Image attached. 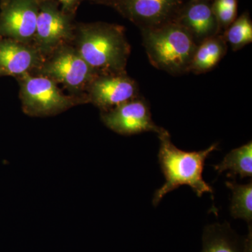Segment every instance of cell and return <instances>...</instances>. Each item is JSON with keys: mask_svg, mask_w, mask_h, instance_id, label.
Here are the masks:
<instances>
[{"mask_svg": "<svg viewBox=\"0 0 252 252\" xmlns=\"http://www.w3.org/2000/svg\"><path fill=\"white\" fill-rule=\"evenodd\" d=\"M231 190L232 200L230 210L234 219H242L252 226V182L247 185H238L234 182H225Z\"/></svg>", "mask_w": 252, "mask_h": 252, "instance_id": "obj_16", "label": "cell"}, {"mask_svg": "<svg viewBox=\"0 0 252 252\" xmlns=\"http://www.w3.org/2000/svg\"><path fill=\"white\" fill-rule=\"evenodd\" d=\"M227 42L223 34L205 39L197 46L189 72L202 74L216 67L227 52Z\"/></svg>", "mask_w": 252, "mask_h": 252, "instance_id": "obj_14", "label": "cell"}, {"mask_svg": "<svg viewBox=\"0 0 252 252\" xmlns=\"http://www.w3.org/2000/svg\"><path fill=\"white\" fill-rule=\"evenodd\" d=\"M34 74L61 84L70 94L86 97L88 88L97 76L72 44L61 46L46 56Z\"/></svg>", "mask_w": 252, "mask_h": 252, "instance_id": "obj_5", "label": "cell"}, {"mask_svg": "<svg viewBox=\"0 0 252 252\" xmlns=\"http://www.w3.org/2000/svg\"><path fill=\"white\" fill-rule=\"evenodd\" d=\"M41 0H1L0 37L33 44Z\"/></svg>", "mask_w": 252, "mask_h": 252, "instance_id": "obj_7", "label": "cell"}, {"mask_svg": "<svg viewBox=\"0 0 252 252\" xmlns=\"http://www.w3.org/2000/svg\"><path fill=\"white\" fill-rule=\"evenodd\" d=\"M252 230L239 236L228 222L208 225L204 229L201 252H252Z\"/></svg>", "mask_w": 252, "mask_h": 252, "instance_id": "obj_13", "label": "cell"}, {"mask_svg": "<svg viewBox=\"0 0 252 252\" xmlns=\"http://www.w3.org/2000/svg\"><path fill=\"white\" fill-rule=\"evenodd\" d=\"M215 170L219 175L229 170L228 176L235 179L237 175L240 178L252 177V142L244 144L238 148L230 151L221 162L215 165Z\"/></svg>", "mask_w": 252, "mask_h": 252, "instance_id": "obj_15", "label": "cell"}, {"mask_svg": "<svg viewBox=\"0 0 252 252\" xmlns=\"http://www.w3.org/2000/svg\"><path fill=\"white\" fill-rule=\"evenodd\" d=\"M55 2L61 5V9L69 15L74 14L78 6L84 0H53Z\"/></svg>", "mask_w": 252, "mask_h": 252, "instance_id": "obj_18", "label": "cell"}, {"mask_svg": "<svg viewBox=\"0 0 252 252\" xmlns=\"http://www.w3.org/2000/svg\"><path fill=\"white\" fill-rule=\"evenodd\" d=\"M17 79L23 111L30 117H54L88 103L84 96L64 94L57 84L45 76L27 74Z\"/></svg>", "mask_w": 252, "mask_h": 252, "instance_id": "obj_4", "label": "cell"}, {"mask_svg": "<svg viewBox=\"0 0 252 252\" xmlns=\"http://www.w3.org/2000/svg\"><path fill=\"white\" fill-rule=\"evenodd\" d=\"M182 4V0H119L115 6L142 31L175 21Z\"/></svg>", "mask_w": 252, "mask_h": 252, "instance_id": "obj_10", "label": "cell"}, {"mask_svg": "<svg viewBox=\"0 0 252 252\" xmlns=\"http://www.w3.org/2000/svg\"><path fill=\"white\" fill-rule=\"evenodd\" d=\"M98 1H102V2L104 3H108V4H112L115 6V4H117L119 0H98Z\"/></svg>", "mask_w": 252, "mask_h": 252, "instance_id": "obj_20", "label": "cell"}, {"mask_svg": "<svg viewBox=\"0 0 252 252\" xmlns=\"http://www.w3.org/2000/svg\"><path fill=\"white\" fill-rule=\"evenodd\" d=\"M44 61V56L33 44L0 37V76L17 79L34 74Z\"/></svg>", "mask_w": 252, "mask_h": 252, "instance_id": "obj_11", "label": "cell"}, {"mask_svg": "<svg viewBox=\"0 0 252 252\" xmlns=\"http://www.w3.org/2000/svg\"><path fill=\"white\" fill-rule=\"evenodd\" d=\"M86 96L88 103L106 112L139 97L138 86L126 72L97 75L88 88Z\"/></svg>", "mask_w": 252, "mask_h": 252, "instance_id": "obj_9", "label": "cell"}, {"mask_svg": "<svg viewBox=\"0 0 252 252\" xmlns=\"http://www.w3.org/2000/svg\"><path fill=\"white\" fill-rule=\"evenodd\" d=\"M222 34L234 51L252 43V23L250 16L248 14L240 16Z\"/></svg>", "mask_w": 252, "mask_h": 252, "instance_id": "obj_17", "label": "cell"}, {"mask_svg": "<svg viewBox=\"0 0 252 252\" xmlns=\"http://www.w3.org/2000/svg\"><path fill=\"white\" fill-rule=\"evenodd\" d=\"M72 45L97 75L126 72L131 48L123 26L106 23L79 25Z\"/></svg>", "mask_w": 252, "mask_h": 252, "instance_id": "obj_1", "label": "cell"}, {"mask_svg": "<svg viewBox=\"0 0 252 252\" xmlns=\"http://www.w3.org/2000/svg\"><path fill=\"white\" fill-rule=\"evenodd\" d=\"M142 43L154 67L172 75L189 73L198 44L185 28L173 21L142 30Z\"/></svg>", "mask_w": 252, "mask_h": 252, "instance_id": "obj_3", "label": "cell"}, {"mask_svg": "<svg viewBox=\"0 0 252 252\" xmlns=\"http://www.w3.org/2000/svg\"><path fill=\"white\" fill-rule=\"evenodd\" d=\"M158 135L160 140L158 157L165 182L154 193V206L157 207L166 194L181 186H189L198 197L205 193H213L211 186L204 180L203 174L205 160L217 150L218 144H212L205 150L186 152L174 145L170 133L165 129Z\"/></svg>", "mask_w": 252, "mask_h": 252, "instance_id": "obj_2", "label": "cell"}, {"mask_svg": "<svg viewBox=\"0 0 252 252\" xmlns=\"http://www.w3.org/2000/svg\"><path fill=\"white\" fill-rule=\"evenodd\" d=\"M208 1L192 0L181 9L175 20L190 33L198 44L220 34L217 18Z\"/></svg>", "mask_w": 252, "mask_h": 252, "instance_id": "obj_12", "label": "cell"}, {"mask_svg": "<svg viewBox=\"0 0 252 252\" xmlns=\"http://www.w3.org/2000/svg\"><path fill=\"white\" fill-rule=\"evenodd\" d=\"M72 16L53 0H41L33 45L44 58L61 46L72 44L76 26Z\"/></svg>", "mask_w": 252, "mask_h": 252, "instance_id": "obj_6", "label": "cell"}, {"mask_svg": "<svg viewBox=\"0 0 252 252\" xmlns=\"http://www.w3.org/2000/svg\"><path fill=\"white\" fill-rule=\"evenodd\" d=\"M104 125L119 135H133L144 132L159 134L164 128L156 125L148 102L136 97L106 112H101Z\"/></svg>", "mask_w": 252, "mask_h": 252, "instance_id": "obj_8", "label": "cell"}, {"mask_svg": "<svg viewBox=\"0 0 252 252\" xmlns=\"http://www.w3.org/2000/svg\"><path fill=\"white\" fill-rule=\"evenodd\" d=\"M212 5L227 9H237L238 8L237 0H215V2Z\"/></svg>", "mask_w": 252, "mask_h": 252, "instance_id": "obj_19", "label": "cell"}]
</instances>
